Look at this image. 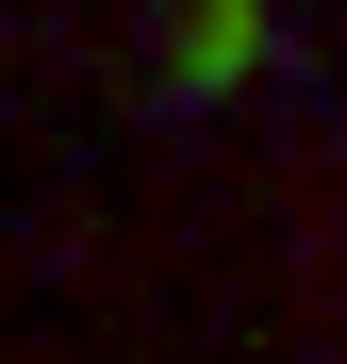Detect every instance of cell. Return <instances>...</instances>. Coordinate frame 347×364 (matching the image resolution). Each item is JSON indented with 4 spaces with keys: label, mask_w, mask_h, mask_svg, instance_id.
I'll return each mask as SVG.
<instances>
[{
    "label": "cell",
    "mask_w": 347,
    "mask_h": 364,
    "mask_svg": "<svg viewBox=\"0 0 347 364\" xmlns=\"http://www.w3.org/2000/svg\"><path fill=\"white\" fill-rule=\"evenodd\" d=\"M248 50H265V17H248V0H199V50H182V67H199V83H231Z\"/></svg>",
    "instance_id": "1"
}]
</instances>
